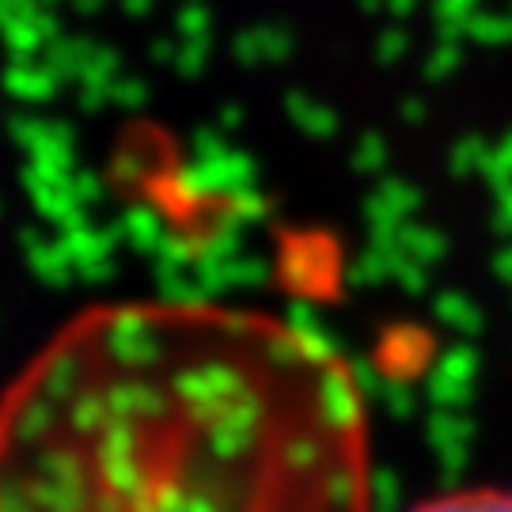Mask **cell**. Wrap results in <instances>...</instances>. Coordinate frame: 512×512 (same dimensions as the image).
Masks as SVG:
<instances>
[{
	"mask_svg": "<svg viewBox=\"0 0 512 512\" xmlns=\"http://www.w3.org/2000/svg\"><path fill=\"white\" fill-rule=\"evenodd\" d=\"M0 512H372L365 391L270 311L95 304L0 395Z\"/></svg>",
	"mask_w": 512,
	"mask_h": 512,
	"instance_id": "cell-1",
	"label": "cell"
},
{
	"mask_svg": "<svg viewBox=\"0 0 512 512\" xmlns=\"http://www.w3.org/2000/svg\"><path fill=\"white\" fill-rule=\"evenodd\" d=\"M410 512H512L509 490H456V494H440Z\"/></svg>",
	"mask_w": 512,
	"mask_h": 512,
	"instance_id": "cell-2",
	"label": "cell"
}]
</instances>
